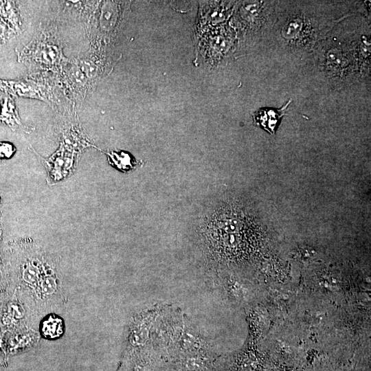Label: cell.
Returning a JSON list of instances; mask_svg holds the SVG:
<instances>
[{
  "instance_id": "2",
  "label": "cell",
  "mask_w": 371,
  "mask_h": 371,
  "mask_svg": "<svg viewBox=\"0 0 371 371\" xmlns=\"http://www.w3.org/2000/svg\"><path fill=\"white\" fill-rule=\"evenodd\" d=\"M290 101L279 109L271 108L259 109L254 115L255 122L270 133L274 134L276 126L281 117L286 114L285 111Z\"/></svg>"
},
{
  "instance_id": "4",
  "label": "cell",
  "mask_w": 371,
  "mask_h": 371,
  "mask_svg": "<svg viewBox=\"0 0 371 371\" xmlns=\"http://www.w3.org/2000/svg\"><path fill=\"white\" fill-rule=\"evenodd\" d=\"M13 153V147L8 143L0 144V155L3 157H9Z\"/></svg>"
},
{
  "instance_id": "5",
  "label": "cell",
  "mask_w": 371,
  "mask_h": 371,
  "mask_svg": "<svg viewBox=\"0 0 371 371\" xmlns=\"http://www.w3.org/2000/svg\"><path fill=\"white\" fill-rule=\"evenodd\" d=\"M1 260H0V271H1Z\"/></svg>"
},
{
  "instance_id": "3",
  "label": "cell",
  "mask_w": 371,
  "mask_h": 371,
  "mask_svg": "<svg viewBox=\"0 0 371 371\" xmlns=\"http://www.w3.org/2000/svg\"><path fill=\"white\" fill-rule=\"evenodd\" d=\"M109 164L123 172H127L142 166L141 160H137L130 153L124 151H111L107 153Z\"/></svg>"
},
{
  "instance_id": "1",
  "label": "cell",
  "mask_w": 371,
  "mask_h": 371,
  "mask_svg": "<svg viewBox=\"0 0 371 371\" xmlns=\"http://www.w3.org/2000/svg\"><path fill=\"white\" fill-rule=\"evenodd\" d=\"M20 251L14 273L22 293L35 307L41 285L49 278L58 275L57 264L49 254L34 244L23 245Z\"/></svg>"
}]
</instances>
